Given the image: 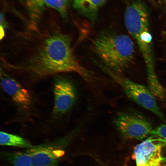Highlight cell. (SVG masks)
Segmentation results:
<instances>
[{
	"label": "cell",
	"mask_w": 166,
	"mask_h": 166,
	"mask_svg": "<svg viewBox=\"0 0 166 166\" xmlns=\"http://www.w3.org/2000/svg\"><path fill=\"white\" fill-rule=\"evenodd\" d=\"M0 73L1 85L3 91L18 106L23 109L29 108L31 98L28 90L2 70Z\"/></svg>",
	"instance_id": "obj_8"
},
{
	"label": "cell",
	"mask_w": 166,
	"mask_h": 166,
	"mask_svg": "<svg viewBox=\"0 0 166 166\" xmlns=\"http://www.w3.org/2000/svg\"><path fill=\"white\" fill-rule=\"evenodd\" d=\"M108 0H73V6L81 15L92 23L98 19L99 10Z\"/></svg>",
	"instance_id": "obj_10"
},
{
	"label": "cell",
	"mask_w": 166,
	"mask_h": 166,
	"mask_svg": "<svg viewBox=\"0 0 166 166\" xmlns=\"http://www.w3.org/2000/svg\"><path fill=\"white\" fill-rule=\"evenodd\" d=\"M148 88L156 98L160 101L166 100V90L160 84L155 71H147Z\"/></svg>",
	"instance_id": "obj_12"
},
{
	"label": "cell",
	"mask_w": 166,
	"mask_h": 166,
	"mask_svg": "<svg viewBox=\"0 0 166 166\" xmlns=\"http://www.w3.org/2000/svg\"><path fill=\"white\" fill-rule=\"evenodd\" d=\"M115 127L124 137L141 140L151 135L153 130L150 122L136 113H122L114 121Z\"/></svg>",
	"instance_id": "obj_6"
},
{
	"label": "cell",
	"mask_w": 166,
	"mask_h": 166,
	"mask_svg": "<svg viewBox=\"0 0 166 166\" xmlns=\"http://www.w3.org/2000/svg\"><path fill=\"white\" fill-rule=\"evenodd\" d=\"M99 65L102 70L121 86L128 98L137 104L153 113L166 123V120L158 105L156 98L148 87L133 82L102 64Z\"/></svg>",
	"instance_id": "obj_4"
},
{
	"label": "cell",
	"mask_w": 166,
	"mask_h": 166,
	"mask_svg": "<svg viewBox=\"0 0 166 166\" xmlns=\"http://www.w3.org/2000/svg\"><path fill=\"white\" fill-rule=\"evenodd\" d=\"M165 35H166V31H165Z\"/></svg>",
	"instance_id": "obj_18"
},
{
	"label": "cell",
	"mask_w": 166,
	"mask_h": 166,
	"mask_svg": "<svg viewBox=\"0 0 166 166\" xmlns=\"http://www.w3.org/2000/svg\"><path fill=\"white\" fill-rule=\"evenodd\" d=\"M164 0L166 2V0Z\"/></svg>",
	"instance_id": "obj_19"
},
{
	"label": "cell",
	"mask_w": 166,
	"mask_h": 166,
	"mask_svg": "<svg viewBox=\"0 0 166 166\" xmlns=\"http://www.w3.org/2000/svg\"><path fill=\"white\" fill-rule=\"evenodd\" d=\"M4 158L12 166H32L30 154L25 152H5L2 154Z\"/></svg>",
	"instance_id": "obj_11"
},
{
	"label": "cell",
	"mask_w": 166,
	"mask_h": 166,
	"mask_svg": "<svg viewBox=\"0 0 166 166\" xmlns=\"http://www.w3.org/2000/svg\"><path fill=\"white\" fill-rule=\"evenodd\" d=\"M124 22L128 31L136 41L146 65H153L152 37L149 30L148 14L145 4L139 1L129 4L125 10Z\"/></svg>",
	"instance_id": "obj_3"
},
{
	"label": "cell",
	"mask_w": 166,
	"mask_h": 166,
	"mask_svg": "<svg viewBox=\"0 0 166 166\" xmlns=\"http://www.w3.org/2000/svg\"><path fill=\"white\" fill-rule=\"evenodd\" d=\"M0 27L5 29L7 28V24L5 20V18L3 13L0 14Z\"/></svg>",
	"instance_id": "obj_17"
},
{
	"label": "cell",
	"mask_w": 166,
	"mask_h": 166,
	"mask_svg": "<svg viewBox=\"0 0 166 166\" xmlns=\"http://www.w3.org/2000/svg\"><path fill=\"white\" fill-rule=\"evenodd\" d=\"M93 51L102 64L120 74L127 69L134 57V46L127 35L110 31H103L93 42Z\"/></svg>",
	"instance_id": "obj_2"
},
{
	"label": "cell",
	"mask_w": 166,
	"mask_h": 166,
	"mask_svg": "<svg viewBox=\"0 0 166 166\" xmlns=\"http://www.w3.org/2000/svg\"><path fill=\"white\" fill-rule=\"evenodd\" d=\"M136 166H166V140L152 135L134 148Z\"/></svg>",
	"instance_id": "obj_5"
},
{
	"label": "cell",
	"mask_w": 166,
	"mask_h": 166,
	"mask_svg": "<svg viewBox=\"0 0 166 166\" xmlns=\"http://www.w3.org/2000/svg\"><path fill=\"white\" fill-rule=\"evenodd\" d=\"M27 150L31 155L32 166H57L58 158L64 153L43 146L33 147Z\"/></svg>",
	"instance_id": "obj_9"
},
{
	"label": "cell",
	"mask_w": 166,
	"mask_h": 166,
	"mask_svg": "<svg viewBox=\"0 0 166 166\" xmlns=\"http://www.w3.org/2000/svg\"><path fill=\"white\" fill-rule=\"evenodd\" d=\"M0 144L2 145H7L27 148L33 147L31 144L22 137L3 131L0 132Z\"/></svg>",
	"instance_id": "obj_13"
},
{
	"label": "cell",
	"mask_w": 166,
	"mask_h": 166,
	"mask_svg": "<svg viewBox=\"0 0 166 166\" xmlns=\"http://www.w3.org/2000/svg\"><path fill=\"white\" fill-rule=\"evenodd\" d=\"M26 2L30 19V24L36 26L44 10L43 0H26Z\"/></svg>",
	"instance_id": "obj_14"
},
{
	"label": "cell",
	"mask_w": 166,
	"mask_h": 166,
	"mask_svg": "<svg viewBox=\"0 0 166 166\" xmlns=\"http://www.w3.org/2000/svg\"><path fill=\"white\" fill-rule=\"evenodd\" d=\"M151 135L156 136L166 140V124H161L153 129Z\"/></svg>",
	"instance_id": "obj_16"
},
{
	"label": "cell",
	"mask_w": 166,
	"mask_h": 166,
	"mask_svg": "<svg viewBox=\"0 0 166 166\" xmlns=\"http://www.w3.org/2000/svg\"><path fill=\"white\" fill-rule=\"evenodd\" d=\"M38 38L22 62L10 68L24 70L38 76L62 72H74L84 80L91 72L82 65L74 55L71 39L58 28L35 30Z\"/></svg>",
	"instance_id": "obj_1"
},
{
	"label": "cell",
	"mask_w": 166,
	"mask_h": 166,
	"mask_svg": "<svg viewBox=\"0 0 166 166\" xmlns=\"http://www.w3.org/2000/svg\"><path fill=\"white\" fill-rule=\"evenodd\" d=\"M53 91L54 113L61 114L69 110L76 97V90L72 83L66 78L57 76L54 79Z\"/></svg>",
	"instance_id": "obj_7"
},
{
	"label": "cell",
	"mask_w": 166,
	"mask_h": 166,
	"mask_svg": "<svg viewBox=\"0 0 166 166\" xmlns=\"http://www.w3.org/2000/svg\"><path fill=\"white\" fill-rule=\"evenodd\" d=\"M43 1L45 5L55 10L64 19H67L69 0H43Z\"/></svg>",
	"instance_id": "obj_15"
}]
</instances>
